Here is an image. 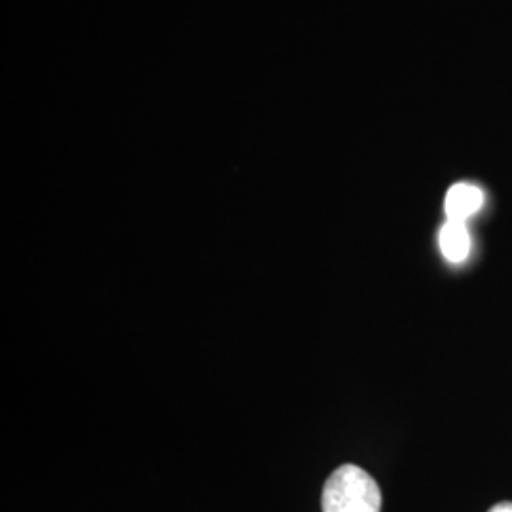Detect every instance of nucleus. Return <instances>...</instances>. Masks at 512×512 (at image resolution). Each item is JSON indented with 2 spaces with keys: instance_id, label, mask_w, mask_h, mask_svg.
Returning a JSON list of instances; mask_svg holds the SVG:
<instances>
[{
  "instance_id": "7ed1b4c3",
  "label": "nucleus",
  "mask_w": 512,
  "mask_h": 512,
  "mask_svg": "<svg viewBox=\"0 0 512 512\" xmlns=\"http://www.w3.org/2000/svg\"><path fill=\"white\" fill-rule=\"evenodd\" d=\"M439 245L442 255L448 262L459 264L467 260V256L471 253V234L465 222L446 220L444 226L440 228Z\"/></svg>"
},
{
  "instance_id": "f257e3e1",
  "label": "nucleus",
  "mask_w": 512,
  "mask_h": 512,
  "mask_svg": "<svg viewBox=\"0 0 512 512\" xmlns=\"http://www.w3.org/2000/svg\"><path fill=\"white\" fill-rule=\"evenodd\" d=\"M323 512H382L378 482L357 465L338 467L325 482Z\"/></svg>"
},
{
  "instance_id": "f03ea898",
  "label": "nucleus",
  "mask_w": 512,
  "mask_h": 512,
  "mask_svg": "<svg viewBox=\"0 0 512 512\" xmlns=\"http://www.w3.org/2000/svg\"><path fill=\"white\" fill-rule=\"evenodd\" d=\"M484 205V192L476 184H454L444 200L446 219L467 222Z\"/></svg>"
},
{
  "instance_id": "20e7f679",
  "label": "nucleus",
  "mask_w": 512,
  "mask_h": 512,
  "mask_svg": "<svg viewBox=\"0 0 512 512\" xmlns=\"http://www.w3.org/2000/svg\"><path fill=\"white\" fill-rule=\"evenodd\" d=\"M488 512H512V503L505 501V503H497Z\"/></svg>"
}]
</instances>
